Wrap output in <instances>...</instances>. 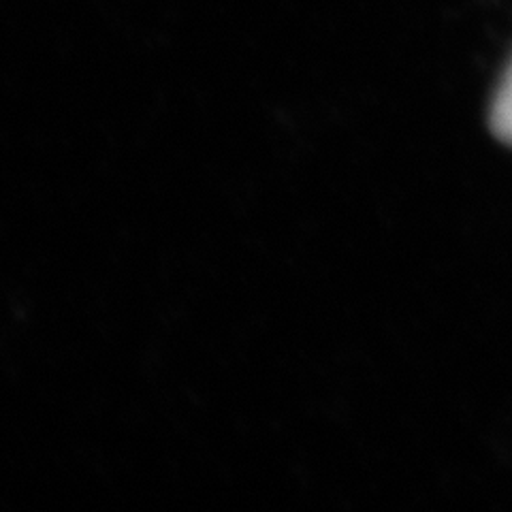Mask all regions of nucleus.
I'll use <instances>...</instances> for the list:
<instances>
[{"instance_id": "1", "label": "nucleus", "mask_w": 512, "mask_h": 512, "mask_svg": "<svg viewBox=\"0 0 512 512\" xmlns=\"http://www.w3.org/2000/svg\"><path fill=\"white\" fill-rule=\"evenodd\" d=\"M489 124H491L493 135L512 148V62L498 92H495Z\"/></svg>"}]
</instances>
